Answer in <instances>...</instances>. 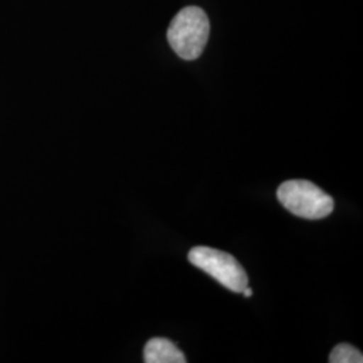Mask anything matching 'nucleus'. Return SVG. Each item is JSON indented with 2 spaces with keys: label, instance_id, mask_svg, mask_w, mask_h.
<instances>
[{
  "label": "nucleus",
  "instance_id": "7ed1b4c3",
  "mask_svg": "<svg viewBox=\"0 0 363 363\" xmlns=\"http://www.w3.org/2000/svg\"><path fill=\"white\" fill-rule=\"evenodd\" d=\"M189 261L235 294H241L247 286L245 269L226 252L208 247H193L189 253Z\"/></svg>",
  "mask_w": 363,
  "mask_h": 363
},
{
  "label": "nucleus",
  "instance_id": "f03ea898",
  "mask_svg": "<svg viewBox=\"0 0 363 363\" xmlns=\"http://www.w3.org/2000/svg\"><path fill=\"white\" fill-rule=\"evenodd\" d=\"M277 198L289 213L306 220H322L334 211V199L312 182H284Z\"/></svg>",
  "mask_w": 363,
  "mask_h": 363
},
{
  "label": "nucleus",
  "instance_id": "f257e3e1",
  "mask_svg": "<svg viewBox=\"0 0 363 363\" xmlns=\"http://www.w3.org/2000/svg\"><path fill=\"white\" fill-rule=\"evenodd\" d=\"M210 22L201 7H184L169 23L167 31L171 49L186 61L198 60L208 45Z\"/></svg>",
  "mask_w": 363,
  "mask_h": 363
},
{
  "label": "nucleus",
  "instance_id": "39448f33",
  "mask_svg": "<svg viewBox=\"0 0 363 363\" xmlns=\"http://www.w3.org/2000/svg\"><path fill=\"white\" fill-rule=\"evenodd\" d=\"M328 362L362 363L363 355L361 351L352 347L351 345L342 343V345H337V347H334V350L331 351Z\"/></svg>",
  "mask_w": 363,
  "mask_h": 363
},
{
  "label": "nucleus",
  "instance_id": "20e7f679",
  "mask_svg": "<svg viewBox=\"0 0 363 363\" xmlns=\"http://www.w3.org/2000/svg\"><path fill=\"white\" fill-rule=\"evenodd\" d=\"M145 363H184V354L166 337H152L144 347Z\"/></svg>",
  "mask_w": 363,
  "mask_h": 363
},
{
  "label": "nucleus",
  "instance_id": "423d86ee",
  "mask_svg": "<svg viewBox=\"0 0 363 363\" xmlns=\"http://www.w3.org/2000/svg\"><path fill=\"white\" fill-rule=\"evenodd\" d=\"M241 294H244V296H245V298H250V296L253 295V291L247 286V288H245V289H244Z\"/></svg>",
  "mask_w": 363,
  "mask_h": 363
}]
</instances>
